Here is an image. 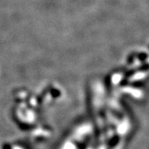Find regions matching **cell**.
<instances>
[{
  "instance_id": "1",
  "label": "cell",
  "mask_w": 149,
  "mask_h": 149,
  "mask_svg": "<svg viewBox=\"0 0 149 149\" xmlns=\"http://www.w3.org/2000/svg\"><path fill=\"white\" fill-rule=\"evenodd\" d=\"M147 58H148V55L146 53L142 52V53H140L139 55V59L140 61H145Z\"/></svg>"
}]
</instances>
